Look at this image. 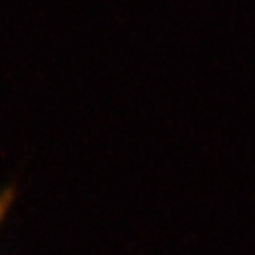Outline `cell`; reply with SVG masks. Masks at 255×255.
<instances>
[{"instance_id": "1", "label": "cell", "mask_w": 255, "mask_h": 255, "mask_svg": "<svg viewBox=\"0 0 255 255\" xmlns=\"http://www.w3.org/2000/svg\"><path fill=\"white\" fill-rule=\"evenodd\" d=\"M11 202H12V190H5L4 193L0 195V223H2V220H4Z\"/></svg>"}]
</instances>
